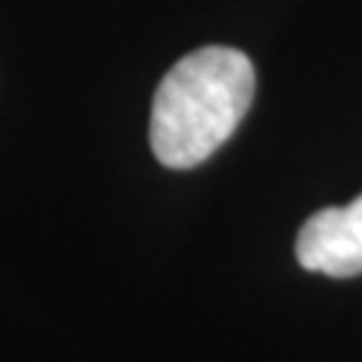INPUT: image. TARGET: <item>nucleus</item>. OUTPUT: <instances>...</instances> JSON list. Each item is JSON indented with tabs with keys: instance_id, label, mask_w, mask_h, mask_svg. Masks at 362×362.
I'll use <instances>...</instances> for the list:
<instances>
[{
	"instance_id": "nucleus-1",
	"label": "nucleus",
	"mask_w": 362,
	"mask_h": 362,
	"mask_svg": "<svg viewBox=\"0 0 362 362\" xmlns=\"http://www.w3.org/2000/svg\"><path fill=\"white\" fill-rule=\"evenodd\" d=\"M254 88V64L239 49L206 45L185 54L154 94V157L169 169H190L209 160L242 124Z\"/></svg>"
},
{
	"instance_id": "nucleus-2",
	"label": "nucleus",
	"mask_w": 362,
	"mask_h": 362,
	"mask_svg": "<svg viewBox=\"0 0 362 362\" xmlns=\"http://www.w3.org/2000/svg\"><path fill=\"white\" fill-rule=\"evenodd\" d=\"M302 269L329 278L362 275V194L350 206H329L302 223L296 239Z\"/></svg>"
}]
</instances>
